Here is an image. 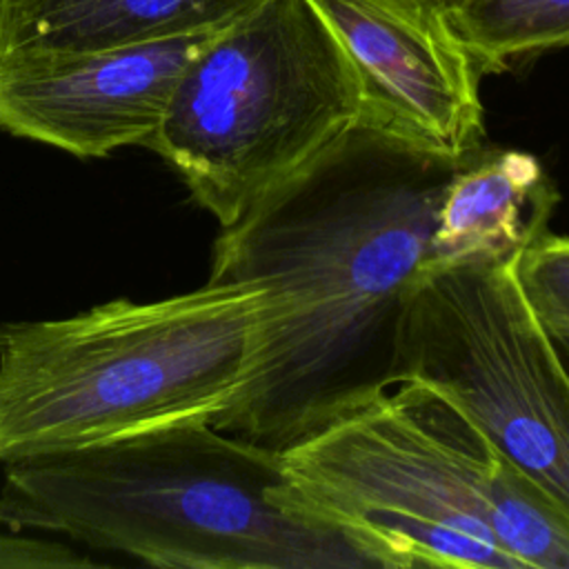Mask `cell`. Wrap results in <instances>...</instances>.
Wrapping results in <instances>:
<instances>
[{"label": "cell", "mask_w": 569, "mask_h": 569, "mask_svg": "<svg viewBox=\"0 0 569 569\" xmlns=\"http://www.w3.org/2000/svg\"><path fill=\"white\" fill-rule=\"evenodd\" d=\"M467 156L358 120L222 227L209 280L262 300L244 382L213 427L282 451L400 382L407 298Z\"/></svg>", "instance_id": "1"}, {"label": "cell", "mask_w": 569, "mask_h": 569, "mask_svg": "<svg viewBox=\"0 0 569 569\" xmlns=\"http://www.w3.org/2000/svg\"><path fill=\"white\" fill-rule=\"evenodd\" d=\"M20 525L173 569H393L325 513L282 451L209 420L4 462Z\"/></svg>", "instance_id": "2"}, {"label": "cell", "mask_w": 569, "mask_h": 569, "mask_svg": "<svg viewBox=\"0 0 569 569\" xmlns=\"http://www.w3.org/2000/svg\"><path fill=\"white\" fill-rule=\"evenodd\" d=\"M282 460L325 513L393 569H569V520L418 380L289 445Z\"/></svg>", "instance_id": "3"}, {"label": "cell", "mask_w": 569, "mask_h": 569, "mask_svg": "<svg viewBox=\"0 0 569 569\" xmlns=\"http://www.w3.org/2000/svg\"><path fill=\"white\" fill-rule=\"evenodd\" d=\"M260 289L211 282L0 325V462L213 420L244 382Z\"/></svg>", "instance_id": "4"}, {"label": "cell", "mask_w": 569, "mask_h": 569, "mask_svg": "<svg viewBox=\"0 0 569 569\" xmlns=\"http://www.w3.org/2000/svg\"><path fill=\"white\" fill-rule=\"evenodd\" d=\"M362 116L358 73L311 0H264L182 69L149 147L222 227Z\"/></svg>", "instance_id": "5"}, {"label": "cell", "mask_w": 569, "mask_h": 569, "mask_svg": "<svg viewBox=\"0 0 569 569\" xmlns=\"http://www.w3.org/2000/svg\"><path fill=\"white\" fill-rule=\"evenodd\" d=\"M402 380L440 391L569 520V367L513 262L418 276L402 320Z\"/></svg>", "instance_id": "6"}, {"label": "cell", "mask_w": 569, "mask_h": 569, "mask_svg": "<svg viewBox=\"0 0 569 569\" xmlns=\"http://www.w3.org/2000/svg\"><path fill=\"white\" fill-rule=\"evenodd\" d=\"M362 89L360 120L416 147H482L480 69L438 0H311Z\"/></svg>", "instance_id": "7"}, {"label": "cell", "mask_w": 569, "mask_h": 569, "mask_svg": "<svg viewBox=\"0 0 569 569\" xmlns=\"http://www.w3.org/2000/svg\"><path fill=\"white\" fill-rule=\"evenodd\" d=\"M211 36L2 53L0 129L76 158L149 147L182 69Z\"/></svg>", "instance_id": "8"}, {"label": "cell", "mask_w": 569, "mask_h": 569, "mask_svg": "<svg viewBox=\"0 0 569 569\" xmlns=\"http://www.w3.org/2000/svg\"><path fill=\"white\" fill-rule=\"evenodd\" d=\"M558 202L560 193L536 156L476 149L440 196L422 271L516 262L547 233Z\"/></svg>", "instance_id": "9"}, {"label": "cell", "mask_w": 569, "mask_h": 569, "mask_svg": "<svg viewBox=\"0 0 569 569\" xmlns=\"http://www.w3.org/2000/svg\"><path fill=\"white\" fill-rule=\"evenodd\" d=\"M264 0H0V56L216 33Z\"/></svg>", "instance_id": "10"}, {"label": "cell", "mask_w": 569, "mask_h": 569, "mask_svg": "<svg viewBox=\"0 0 569 569\" xmlns=\"http://www.w3.org/2000/svg\"><path fill=\"white\" fill-rule=\"evenodd\" d=\"M447 11L482 76L569 47V0H460Z\"/></svg>", "instance_id": "11"}, {"label": "cell", "mask_w": 569, "mask_h": 569, "mask_svg": "<svg viewBox=\"0 0 569 569\" xmlns=\"http://www.w3.org/2000/svg\"><path fill=\"white\" fill-rule=\"evenodd\" d=\"M536 318L553 338H569V238L542 233L513 262Z\"/></svg>", "instance_id": "12"}, {"label": "cell", "mask_w": 569, "mask_h": 569, "mask_svg": "<svg viewBox=\"0 0 569 569\" xmlns=\"http://www.w3.org/2000/svg\"><path fill=\"white\" fill-rule=\"evenodd\" d=\"M93 565L91 558L78 556L60 542L0 531V569H80Z\"/></svg>", "instance_id": "13"}, {"label": "cell", "mask_w": 569, "mask_h": 569, "mask_svg": "<svg viewBox=\"0 0 569 569\" xmlns=\"http://www.w3.org/2000/svg\"><path fill=\"white\" fill-rule=\"evenodd\" d=\"M553 340H556V345H558V349H560V353H562V358L569 367V338H553Z\"/></svg>", "instance_id": "14"}, {"label": "cell", "mask_w": 569, "mask_h": 569, "mask_svg": "<svg viewBox=\"0 0 569 569\" xmlns=\"http://www.w3.org/2000/svg\"><path fill=\"white\" fill-rule=\"evenodd\" d=\"M438 2H440L445 9H451V7H453L456 2H460V0H438Z\"/></svg>", "instance_id": "15"}]
</instances>
